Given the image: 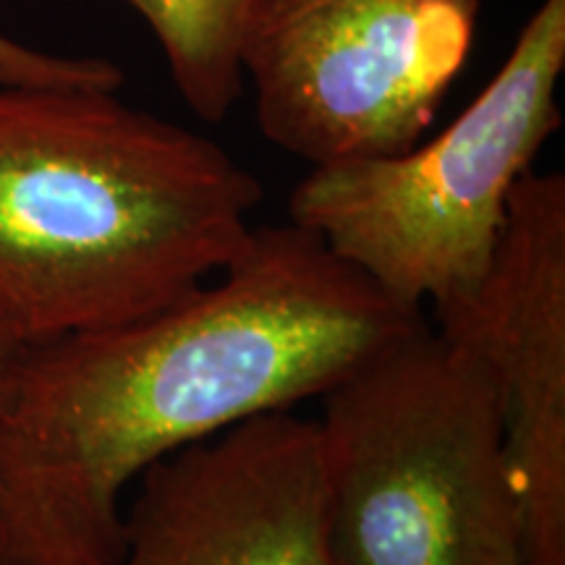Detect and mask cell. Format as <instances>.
Instances as JSON below:
<instances>
[{"label":"cell","mask_w":565,"mask_h":565,"mask_svg":"<svg viewBox=\"0 0 565 565\" xmlns=\"http://www.w3.org/2000/svg\"><path fill=\"white\" fill-rule=\"evenodd\" d=\"M435 330L490 372L524 519L526 565H565V175L515 181L475 294Z\"/></svg>","instance_id":"cell-6"},{"label":"cell","mask_w":565,"mask_h":565,"mask_svg":"<svg viewBox=\"0 0 565 565\" xmlns=\"http://www.w3.org/2000/svg\"><path fill=\"white\" fill-rule=\"evenodd\" d=\"M265 189L118 89L0 82V320L21 343L173 307L249 244Z\"/></svg>","instance_id":"cell-2"},{"label":"cell","mask_w":565,"mask_h":565,"mask_svg":"<svg viewBox=\"0 0 565 565\" xmlns=\"http://www.w3.org/2000/svg\"><path fill=\"white\" fill-rule=\"evenodd\" d=\"M424 324L288 223L252 228L173 307L26 343L0 404V565H116L124 494L152 463L322 398Z\"/></svg>","instance_id":"cell-1"},{"label":"cell","mask_w":565,"mask_h":565,"mask_svg":"<svg viewBox=\"0 0 565 565\" xmlns=\"http://www.w3.org/2000/svg\"><path fill=\"white\" fill-rule=\"evenodd\" d=\"M482 0H244L259 131L312 168L416 147L461 74Z\"/></svg>","instance_id":"cell-5"},{"label":"cell","mask_w":565,"mask_h":565,"mask_svg":"<svg viewBox=\"0 0 565 565\" xmlns=\"http://www.w3.org/2000/svg\"><path fill=\"white\" fill-rule=\"evenodd\" d=\"M21 349H24V343H21L19 338L11 333L9 324L0 320V404H3V395H6V391H9L11 372H13V366H17Z\"/></svg>","instance_id":"cell-10"},{"label":"cell","mask_w":565,"mask_h":565,"mask_svg":"<svg viewBox=\"0 0 565 565\" xmlns=\"http://www.w3.org/2000/svg\"><path fill=\"white\" fill-rule=\"evenodd\" d=\"M166 53L175 92L202 121L228 118L244 89L238 17L244 0H129Z\"/></svg>","instance_id":"cell-8"},{"label":"cell","mask_w":565,"mask_h":565,"mask_svg":"<svg viewBox=\"0 0 565 565\" xmlns=\"http://www.w3.org/2000/svg\"><path fill=\"white\" fill-rule=\"evenodd\" d=\"M137 482L116 565H333L312 419L252 416L160 458Z\"/></svg>","instance_id":"cell-7"},{"label":"cell","mask_w":565,"mask_h":565,"mask_svg":"<svg viewBox=\"0 0 565 565\" xmlns=\"http://www.w3.org/2000/svg\"><path fill=\"white\" fill-rule=\"evenodd\" d=\"M0 82L26 87L121 89L124 71L105 58H66L34 51L0 32Z\"/></svg>","instance_id":"cell-9"},{"label":"cell","mask_w":565,"mask_h":565,"mask_svg":"<svg viewBox=\"0 0 565 565\" xmlns=\"http://www.w3.org/2000/svg\"><path fill=\"white\" fill-rule=\"evenodd\" d=\"M565 0H542L477 100L424 147L309 171L291 223L404 307H450L477 291L515 181L561 129Z\"/></svg>","instance_id":"cell-4"},{"label":"cell","mask_w":565,"mask_h":565,"mask_svg":"<svg viewBox=\"0 0 565 565\" xmlns=\"http://www.w3.org/2000/svg\"><path fill=\"white\" fill-rule=\"evenodd\" d=\"M333 565H526L498 395L424 324L322 395Z\"/></svg>","instance_id":"cell-3"}]
</instances>
